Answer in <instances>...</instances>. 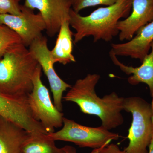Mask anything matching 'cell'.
I'll use <instances>...</instances> for the list:
<instances>
[{"mask_svg":"<svg viewBox=\"0 0 153 153\" xmlns=\"http://www.w3.org/2000/svg\"><path fill=\"white\" fill-rule=\"evenodd\" d=\"M100 78L99 74H88L77 79L63 99L76 103L83 113L98 117L102 126L110 130L123 123L121 111L123 110L124 97L112 92L100 98L95 91Z\"/></svg>","mask_w":153,"mask_h":153,"instance_id":"obj_1","label":"cell"},{"mask_svg":"<svg viewBox=\"0 0 153 153\" xmlns=\"http://www.w3.org/2000/svg\"><path fill=\"white\" fill-rule=\"evenodd\" d=\"M131 8L132 0H118L114 4L99 8L86 16H80L71 8L69 22L76 31L73 36L74 43L90 36H93L94 43L100 40L111 41L119 33L118 22L122 18H127Z\"/></svg>","mask_w":153,"mask_h":153,"instance_id":"obj_2","label":"cell"},{"mask_svg":"<svg viewBox=\"0 0 153 153\" xmlns=\"http://www.w3.org/2000/svg\"><path fill=\"white\" fill-rule=\"evenodd\" d=\"M38 64L22 43L9 49L0 59V93L13 96L29 95Z\"/></svg>","mask_w":153,"mask_h":153,"instance_id":"obj_3","label":"cell"},{"mask_svg":"<svg viewBox=\"0 0 153 153\" xmlns=\"http://www.w3.org/2000/svg\"><path fill=\"white\" fill-rule=\"evenodd\" d=\"M123 110L132 116L127 138V153H148L147 148L153 138V100L149 103L138 97L124 98Z\"/></svg>","mask_w":153,"mask_h":153,"instance_id":"obj_4","label":"cell"},{"mask_svg":"<svg viewBox=\"0 0 153 153\" xmlns=\"http://www.w3.org/2000/svg\"><path fill=\"white\" fill-rule=\"evenodd\" d=\"M63 126L58 131L47 134L54 140L74 143L80 147L99 149L119 138V134L112 132L100 126L91 127L82 125L71 120L63 117Z\"/></svg>","mask_w":153,"mask_h":153,"instance_id":"obj_5","label":"cell"},{"mask_svg":"<svg viewBox=\"0 0 153 153\" xmlns=\"http://www.w3.org/2000/svg\"><path fill=\"white\" fill-rule=\"evenodd\" d=\"M41 73L42 68L38 64L33 76V90L28 95V102L33 117L50 133L63 126L64 117L51 101L49 90L41 80Z\"/></svg>","mask_w":153,"mask_h":153,"instance_id":"obj_6","label":"cell"},{"mask_svg":"<svg viewBox=\"0 0 153 153\" xmlns=\"http://www.w3.org/2000/svg\"><path fill=\"white\" fill-rule=\"evenodd\" d=\"M0 117L32 134H47L44 126L33 117L28 95L13 96L0 93Z\"/></svg>","mask_w":153,"mask_h":153,"instance_id":"obj_7","label":"cell"},{"mask_svg":"<svg viewBox=\"0 0 153 153\" xmlns=\"http://www.w3.org/2000/svg\"><path fill=\"white\" fill-rule=\"evenodd\" d=\"M0 24L6 25L18 34L22 43L26 47L42 36L46 26L40 13L35 14L33 10L22 5V13L19 16L0 14Z\"/></svg>","mask_w":153,"mask_h":153,"instance_id":"obj_8","label":"cell"},{"mask_svg":"<svg viewBox=\"0 0 153 153\" xmlns=\"http://www.w3.org/2000/svg\"><path fill=\"white\" fill-rule=\"evenodd\" d=\"M29 49L47 76L53 94L54 105L62 112L63 92L71 86L63 81L56 73L48 48L47 38L43 36L37 38L30 45Z\"/></svg>","mask_w":153,"mask_h":153,"instance_id":"obj_9","label":"cell"},{"mask_svg":"<svg viewBox=\"0 0 153 153\" xmlns=\"http://www.w3.org/2000/svg\"><path fill=\"white\" fill-rule=\"evenodd\" d=\"M24 5L39 11L45 22L46 33L51 38L58 33L63 21H69L71 0H25Z\"/></svg>","mask_w":153,"mask_h":153,"instance_id":"obj_10","label":"cell"},{"mask_svg":"<svg viewBox=\"0 0 153 153\" xmlns=\"http://www.w3.org/2000/svg\"><path fill=\"white\" fill-rule=\"evenodd\" d=\"M132 11L129 16L118 22L120 41H129L140 28L153 21V0H132Z\"/></svg>","mask_w":153,"mask_h":153,"instance_id":"obj_11","label":"cell"},{"mask_svg":"<svg viewBox=\"0 0 153 153\" xmlns=\"http://www.w3.org/2000/svg\"><path fill=\"white\" fill-rule=\"evenodd\" d=\"M131 40L123 44H113L110 52L116 56H129L142 62L149 54L153 42V21L139 30Z\"/></svg>","mask_w":153,"mask_h":153,"instance_id":"obj_12","label":"cell"},{"mask_svg":"<svg viewBox=\"0 0 153 153\" xmlns=\"http://www.w3.org/2000/svg\"><path fill=\"white\" fill-rule=\"evenodd\" d=\"M151 52L143 60L139 67L126 66L118 60L114 54L110 52L111 60L116 66L127 75H131L128 79L131 85H136L144 83L149 86L151 96L153 98V42L151 46Z\"/></svg>","mask_w":153,"mask_h":153,"instance_id":"obj_13","label":"cell"},{"mask_svg":"<svg viewBox=\"0 0 153 153\" xmlns=\"http://www.w3.org/2000/svg\"><path fill=\"white\" fill-rule=\"evenodd\" d=\"M30 134L0 117V153H23V146Z\"/></svg>","mask_w":153,"mask_h":153,"instance_id":"obj_14","label":"cell"},{"mask_svg":"<svg viewBox=\"0 0 153 153\" xmlns=\"http://www.w3.org/2000/svg\"><path fill=\"white\" fill-rule=\"evenodd\" d=\"M69 20H65L61 24L55 47L50 50L51 58L55 64L59 63L65 65L76 62L72 54L74 34L70 30Z\"/></svg>","mask_w":153,"mask_h":153,"instance_id":"obj_15","label":"cell"},{"mask_svg":"<svg viewBox=\"0 0 153 153\" xmlns=\"http://www.w3.org/2000/svg\"><path fill=\"white\" fill-rule=\"evenodd\" d=\"M23 153H66L62 148L56 146L55 141L47 134H30L24 143Z\"/></svg>","mask_w":153,"mask_h":153,"instance_id":"obj_16","label":"cell"},{"mask_svg":"<svg viewBox=\"0 0 153 153\" xmlns=\"http://www.w3.org/2000/svg\"><path fill=\"white\" fill-rule=\"evenodd\" d=\"M22 43L19 35L6 25L0 24V59L16 44Z\"/></svg>","mask_w":153,"mask_h":153,"instance_id":"obj_17","label":"cell"},{"mask_svg":"<svg viewBox=\"0 0 153 153\" xmlns=\"http://www.w3.org/2000/svg\"><path fill=\"white\" fill-rule=\"evenodd\" d=\"M118 0H71V7L76 13L89 7L102 5L109 6L114 4Z\"/></svg>","mask_w":153,"mask_h":153,"instance_id":"obj_18","label":"cell"},{"mask_svg":"<svg viewBox=\"0 0 153 153\" xmlns=\"http://www.w3.org/2000/svg\"><path fill=\"white\" fill-rule=\"evenodd\" d=\"M21 0H0V14L19 16L22 13Z\"/></svg>","mask_w":153,"mask_h":153,"instance_id":"obj_19","label":"cell"},{"mask_svg":"<svg viewBox=\"0 0 153 153\" xmlns=\"http://www.w3.org/2000/svg\"><path fill=\"white\" fill-rule=\"evenodd\" d=\"M91 153H127L124 150H122L117 145L109 144L105 146L94 149Z\"/></svg>","mask_w":153,"mask_h":153,"instance_id":"obj_20","label":"cell"},{"mask_svg":"<svg viewBox=\"0 0 153 153\" xmlns=\"http://www.w3.org/2000/svg\"><path fill=\"white\" fill-rule=\"evenodd\" d=\"M66 153H76V149L70 146H66L63 147Z\"/></svg>","mask_w":153,"mask_h":153,"instance_id":"obj_21","label":"cell"},{"mask_svg":"<svg viewBox=\"0 0 153 153\" xmlns=\"http://www.w3.org/2000/svg\"><path fill=\"white\" fill-rule=\"evenodd\" d=\"M148 153H153V138L149 146V152Z\"/></svg>","mask_w":153,"mask_h":153,"instance_id":"obj_22","label":"cell"}]
</instances>
